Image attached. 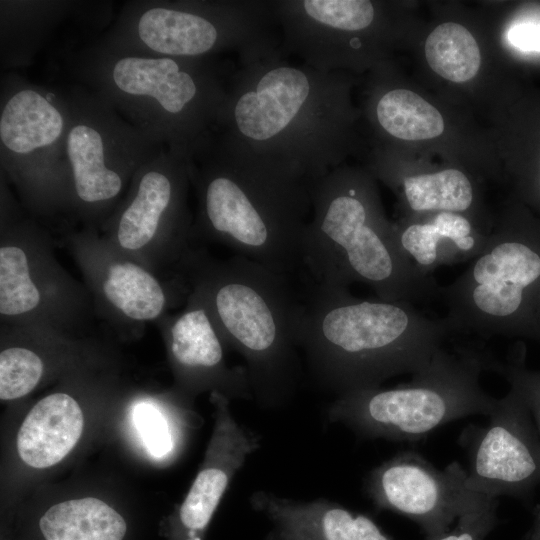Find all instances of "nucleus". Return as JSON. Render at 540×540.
Returning a JSON list of instances; mask_svg holds the SVG:
<instances>
[{"label": "nucleus", "instance_id": "1", "mask_svg": "<svg viewBox=\"0 0 540 540\" xmlns=\"http://www.w3.org/2000/svg\"><path fill=\"white\" fill-rule=\"evenodd\" d=\"M180 266L225 346L244 358L254 399L265 407L283 403L300 369L302 298L289 276L243 256L218 261L190 250Z\"/></svg>", "mask_w": 540, "mask_h": 540}, {"label": "nucleus", "instance_id": "20", "mask_svg": "<svg viewBox=\"0 0 540 540\" xmlns=\"http://www.w3.org/2000/svg\"><path fill=\"white\" fill-rule=\"evenodd\" d=\"M425 56L435 73L456 83L474 78L481 64L475 38L467 28L454 22L443 23L430 33Z\"/></svg>", "mask_w": 540, "mask_h": 540}, {"label": "nucleus", "instance_id": "16", "mask_svg": "<svg viewBox=\"0 0 540 540\" xmlns=\"http://www.w3.org/2000/svg\"><path fill=\"white\" fill-rule=\"evenodd\" d=\"M64 127L59 110L39 92L23 89L5 104L0 117L2 144L16 154L49 146Z\"/></svg>", "mask_w": 540, "mask_h": 540}, {"label": "nucleus", "instance_id": "11", "mask_svg": "<svg viewBox=\"0 0 540 540\" xmlns=\"http://www.w3.org/2000/svg\"><path fill=\"white\" fill-rule=\"evenodd\" d=\"M249 504L271 524L264 540H394L369 516L325 498L304 501L258 490Z\"/></svg>", "mask_w": 540, "mask_h": 540}, {"label": "nucleus", "instance_id": "14", "mask_svg": "<svg viewBox=\"0 0 540 540\" xmlns=\"http://www.w3.org/2000/svg\"><path fill=\"white\" fill-rule=\"evenodd\" d=\"M306 75L295 68L279 67L266 73L256 91L245 93L235 107L239 130L255 140H266L283 130L309 94Z\"/></svg>", "mask_w": 540, "mask_h": 540}, {"label": "nucleus", "instance_id": "28", "mask_svg": "<svg viewBox=\"0 0 540 540\" xmlns=\"http://www.w3.org/2000/svg\"><path fill=\"white\" fill-rule=\"evenodd\" d=\"M507 375L514 386L513 390L527 406L540 438V377L511 370Z\"/></svg>", "mask_w": 540, "mask_h": 540}, {"label": "nucleus", "instance_id": "21", "mask_svg": "<svg viewBox=\"0 0 540 540\" xmlns=\"http://www.w3.org/2000/svg\"><path fill=\"white\" fill-rule=\"evenodd\" d=\"M377 117L381 126L402 140H426L444 131L439 111L415 92L396 89L378 102Z\"/></svg>", "mask_w": 540, "mask_h": 540}, {"label": "nucleus", "instance_id": "27", "mask_svg": "<svg viewBox=\"0 0 540 540\" xmlns=\"http://www.w3.org/2000/svg\"><path fill=\"white\" fill-rule=\"evenodd\" d=\"M132 420L142 442L154 458H163L173 449V438L166 418L153 404L134 406Z\"/></svg>", "mask_w": 540, "mask_h": 540}, {"label": "nucleus", "instance_id": "31", "mask_svg": "<svg viewBox=\"0 0 540 540\" xmlns=\"http://www.w3.org/2000/svg\"><path fill=\"white\" fill-rule=\"evenodd\" d=\"M180 540H202V537H200V536H187V537L181 538Z\"/></svg>", "mask_w": 540, "mask_h": 540}, {"label": "nucleus", "instance_id": "12", "mask_svg": "<svg viewBox=\"0 0 540 540\" xmlns=\"http://www.w3.org/2000/svg\"><path fill=\"white\" fill-rule=\"evenodd\" d=\"M540 278V255L516 241L490 244L476 259L463 284L466 305L487 325L512 317L523 292Z\"/></svg>", "mask_w": 540, "mask_h": 540}, {"label": "nucleus", "instance_id": "25", "mask_svg": "<svg viewBox=\"0 0 540 540\" xmlns=\"http://www.w3.org/2000/svg\"><path fill=\"white\" fill-rule=\"evenodd\" d=\"M497 510L498 498L469 490L455 527L437 540H484L498 522Z\"/></svg>", "mask_w": 540, "mask_h": 540}, {"label": "nucleus", "instance_id": "3", "mask_svg": "<svg viewBox=\"0 0 540 540\" xmlns=\"http://www.w3.org/2000/svg\"><path fill=\"white\" fill-rule=\"evenodd\" d=\"M481 367L480 358L458 360L438 352L406 385L338 395L327 418L363 438L418 441L454 420L490 415L498 400L479 387Z\"/></svg>", "mask_w": 540, "mask_h": 540}, {"label": "nucleus", "instance_id": "24", "mask_svg": "<svg viewBox=\"0 0 540 540\" xmlns=\"http://www.w3.org/2000/svg\"><path fill=\"white\" fill-rule=\"evenodd\" d=\"M44 373V362L32 349L11 346L0 353V398L14 400L30 393Z\"/></svg>", "mask_w": 540, "mask_h": 540}, {"label": "nucleus", "instance_id": "23", "mask_svg": "<svg viewBox=\"0 0 540 540\" xmlns=\"http://www.w3.org/2000/svg\"><path fill=\"white\" fill-rule=\"evenodd\" d=\"M447 239L462 252L475 247L470 222L453 212H439L432 222L409 225L398 237L404 253L422 266H430L437 261L438 245Z\"/></svg>", "mask_w": 540, "mask_h": 540}, {"label": "nucleus", "instance_id": "29", "mask_svg": "<svg viewBox=\"0 0 540 540\" xmlns=\"http://www.w3.org/2000/svg\"><path fill=\"white\" fill-rule=\"evenodd\" d=\"M513 46L523 51L540 52V24H520L509 31Z\"/></svg>", "mask_w": 540, "mask_h": 540}, {"label": "nucleus", "instance_id": "7", "mask_svg": "<svg viewBox=\"0 0 540 540\" xmlns=\"http://www.w3.org/2000/svg\"><path fill=\"white\" fill-rule=\"evenodd\" d=\"M29 238H2L0 314L22 327H64L75 317L77 290L48 255Z\"/></svg>", "mask_w": 540, "mask_h": 540}, {"label": "nucleus", "instance_id": "13", "mask_svg": "<svg viewBox=\"0 0 540 540\" xmlns=\"http://www.w3.org/2000/svg\"><path fill=\"white\" fill-rule=\"evenodd\" d=\"M83 413L66 393L42 398L30 410L17 435L20 458L33 468L59 463L74 448L83 431Z\"/></svg>", "mask_w": 540, "mask_h": 540}, {"label": "nucleus", "instance_id": "9", "mask_svg": "<svg viewBox=\"0 0 540 540\" xmlns=\"http://www.w3.org/2000/svg\"><path fill=\"white\" fill-rule=\"evenodd\" d=\"M175 197V185L164 171H146L118 216L109 242L143 264L156 253L157 258L180 262L189 248L186 230L170 220Z\"/></svg>", "mask_w": 540, "mask_h": 540}, {"label": "nucleus", "instance_id": "5", "mask_svg": "<svg viewBox=\"0 0 540 540\" xmlns=\"http://www.w3.org/2000/svg\"><path fill=\"white\" fill-rule=\"evenodd\" d=\"M485 427L465 430L467 489L498 498L528 499L540 484V438L532 416L512 390L497 401Z\"/></svg>", "mask_w": 540, "mask_h": 540}, {"label": "nucleus", "instance_id": "17", "mask_svg": "<svg viewBox=\"0 0 540 540\" xmlns=\"http://www.w3.org/2000/svg\"><path fill=\"white\" fill-rule=\"evenodd\" d=\"M66 151L72 169L74 190L85 204L96 205L116 198L123 178L106 162L101 133L91 125H74L67 136Z\"/></svg>", "mask_w": 540, "mask_h": 540}, {"label": "nucleus", "instance_id": "22", "mask_svg": "<svg viewBox=\"0 0 540 540\" xmlns=\"http://www.w3.org/2000/svg\"><path fill=\"white\" fill-rule=\"evenodd\" d=\"M403 187L410 208L416 212H461L473 200L469 179L457 169L408 176Z\"/></svg>", "mask_w": 540, "mask_h": 540}, {"label": "nucleus", "instance_id": "18", "mask_svg": "<svg viewBox=\"0 0 540 540\" xmlns=\"http://www.w3.org/2000/svg\"><path fill=\"white\" fill-rule=\"evenodd\" d=\"M38 527L44 540H123L127 531L121 514L93 497L51 506Z\"/></svg>", "mask_w": 540, "mask_h": 540}, {"label": "nucleus", "instance_id": "26", "mask_svg": "<svg viewBox=\"0 0 540 540\" xmlns=\"http://www.w3.org/2000/svg\"><path fill=\"white\" fill-rule=\"evenodd\" d=\"M309 16L325 25L357 31L368 27L374 18V8L367 0H306Z\"/></svg>", "mask_w": 540, "mask_h": 540}, {"label": "nucleus", "instance_id": "2", "mask_svg": "<svg viewBox=\"0 0 540 540\" xmlns=\"http://www.w3.org/2000/svg\"><path fill=\"white\" fill-rule=\"evenodd\" d=\"M299 346L315 382L337 396L417 372L439 352L401 301L360 300L347 287L315 282L302 298Z\"/></svg>", "mask_w": 540, "mask_h": 540}, {"label": "nucleus", "instance_id": "10", "mask_svg": "<svg viewBox=\"0 0 540 540\" xmlns=\"http://www.w3.org/2000/svg\"><path fill=\"white\" fill-rule=\"evenodd\" d=\"M187 301L185 310L166 323L170 354L182 376L228 399H254L246 367L226 366L225 344L203 303L192 292Z\"/></svg>", "mask_w": 540, "mask_h": 540}, {"label": "nucleus", "instance_id": "4", "mask_svg": "<svg viewBox=\"0 0 540 540\" xmlns=\"http://www.w3.org/2000/svg\"><path fill=\"white\" fill-rule=\"evenodd\" d=\"M321 201L314 224L305 229L302 268L319 284L371 286L380 299L400 301L410 282V268L398 238L370 223L357 190L330 194Z\"/></svg>", "mask_w": 540, "mask_h": 540}, {"label": "nucleus", "instance_id": "19", "mask_svg": "<svg viewBox=\"0 0 540 540\" xmlns=\"http://www.w3.org/2000/svg\"><path fill=\"white\" fill-rule=\"evenodd\" d=\"M138 35L151 50L168 55H198L210 50L217 31L208 20L188 12L162 7L145 11Z\"/></svg>", "mask_w": 540, "mask_h": 540}, {"label": "nucleus", "instance_id": "30", "mask_svg": "<svg viewBox=\"0 0 540 540\" xmlns=\"http://www.w3.org/2000/svg\"><path fill=\"white\" fill-rule=\"evenodd\" d=\"M524 540H540V505L533 509L532 526Z\"/></svg>", "mask_w": 540, "mask_h": 540}, {"label": "nucleus", "instance_id": "15", "mask_svg": "<svg viewBox=\"0 0 540 540\" xmlns=\"http://www.w3.org/2000/svg\"><path fill=\"white\" fill-rule=\"evenodd\" d=\"M112 79L122 93L154 99L171 114L179 113L197 92L192 77L171 58L123 57L114 64Z\"/></svg>", "mask_w": 540, "mask_h": 540}, {"label": "nucleus", "instance_id": "8", "mask_svg": "<svg viewBox=\"0 0 540 540\" xmlns=\"http://www.w3.org/2000/svg\"><path fill=\"white\" fill-rule=\"evenodd\" d=\"M76 245L90 287L102 307L112 315L128 322L144 323L165 312L172 301V292L145 264L125 255L110 242Z\"/></svg>", "mask_w": 540, "mask_h": 540}, {"label": "nucleus", "instance_id": "6", "mask_svg": "<svg viewBox=\"0 0 540 540\" xmlns=\"http://www.w3.org/2000/svg\"><path fill=\"white\" fill-rule=\"evenodd\" d=\"M466 471L453 462L444 470L413 451H404L375 467L364 489L373 505L403 515L437 540L456 520L469 493Z\"/></svg>", "mask_w": 540, "mask_h": 540}]
</instances>
